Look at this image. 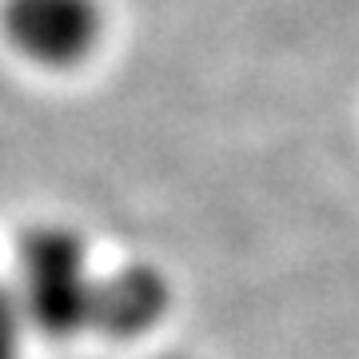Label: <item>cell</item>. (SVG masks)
Returning a JSON list of instances; mask_svg holds the SVG:
<instances>
[{
    "mask_svg": "<svg viewBox=\"0 0 359 359\" xmlns=\"http://www.w3.org/2000/svg\"><path fill=\"white\" fill-rule=\"evenodd\" d=\"M25 327H28V311H25L20 292L0 283V359H20Z\"/></svg>",
    "mask_w": 359,
    "mask_h": 359,
    "instance_id": "cell-4",
    "label": "cell"
},
{
    "mask_svg": "<svg viewBox=\"0 0 359 359\" xmlns=\"http://www.w3.org/2000/svg\"><path fill=\"white\" fill-rule=\"evenodd\" d=\"M96 287L88 271L84 240L68 228H40L20 248V299H25L28 323L44 335H76L92 332L96 311Z\"/></svg>",
    "mask_w": 359,
    "mask_h": 359,
    "instance_id": "cell-1",
    "label": "cell"
},
{
    "mask_svg": "<svg viewBox=\"0 0 359 359\" xmlns=\"http://www.w3.org/2000/svg\"><path fill=\"white\" fill-rule=\"evenodd\" d=\"M0 25L32 65L72 68L96 48L104 16L96 0H4Z\"/></svg>",
    "mask_w": 359,
    "mask_h": 359,
    "instance_id": "cell-2",
    "label": "cell"
},
{
    "mask_svg": "<svg viewBox=\"0 0 359 359\" xmlns=\"http://www.w3.org/2000/svg\"><path fill=\"white\" fill-rule=\"evenodd\" d=\"M168 283L156 268H124L112 280H100L96 287V311L92 332L132 339L156 327V320L168 311Z\"/></svg>",
    "mask_w": 359,
    "mask_h": 359,
    "instance_id": "cell-3",
    "label": "cell"
}]
</instances>
